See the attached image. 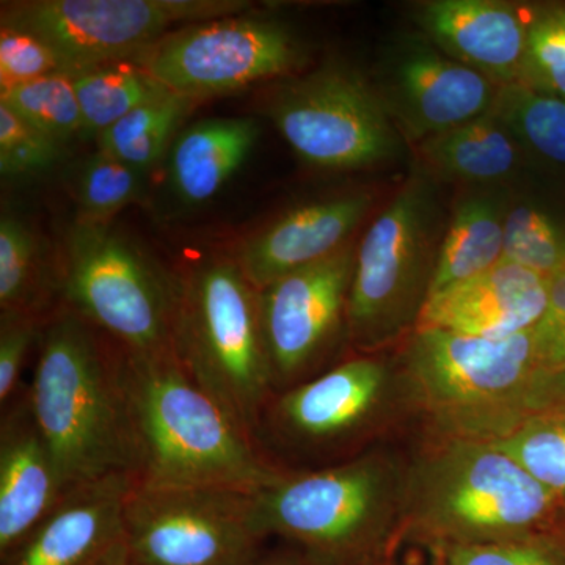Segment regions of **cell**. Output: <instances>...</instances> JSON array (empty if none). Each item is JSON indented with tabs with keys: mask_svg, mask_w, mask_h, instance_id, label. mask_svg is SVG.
I'll use <instances>...</instances> for the list:
<instances>
[{
	"mask_svg": "<svg viewBox=\"0 0 565 565\" xmlns=\"http://www.w3.org/2000/svg\"><path fill=\"white\" fill-rule=\"evenodd\" d=\"M548 278L501 262L470 280L435 294L424 303L416 329L468 337H514L534 329L548 302Z\"/></svg>",
	"mask_w": 565,
	"mask_h": 565,
	"instance_id": "cell-17",
	"label": "cell"
},
{
	"mask_svg": "<svg viewBox=\"0 0 565 565\" xmlns=\"http://www.w3.org/2000/svg\"><path fill=\"white\" fill-rule=\"evenodd\" d=\"M47 318L24 311H0V408L21 392L25 360Z\"/></svg>",
	"mask_w": 565,
	"mask_h": 565,
	"instance_id": "cell-35",
	"label": "cell"
},
{
	"mask_svg": "<svg viewBox=\"0 0 565 565\" xmlns=\"http://www.w3.org/2000/svg\"><path fill=\"white\" fill-rule=\"evenodd\" d=\"M137 482L253 494L285 471L182 370L173 351L129 353Z\"/></svg>",
	"mask_w": 565,
	"mask_h": 565,
	"instance_id": "cell-2",
	"label": "cell"
},
{
	"mask_svg": "<svg viewBox=\"0 0 565 565\" xmlns=\"http://www.w3.org/2000/svg\"><path fill=\"white\" fill-rule=\"evenodd\" d=\"M404 498L415 525L438 545L530 537L559 501L514 457L471 437L422 460Z\"/></svg>",
	"mask_w": 565,
	"mask_h": 565,
	"instance_id": "cell-4",
	"label": "cell"
},
{
	"mask_svg": "<svg viewBox=\"0 0 565 565\" xmlns=\"http://www.w3.org/2000/svg\"><path fill=\"white\" fill-rule=\"evenodd\" d=\"M244 0H20L2 3V25L33 33L65 74L137 57L174 25L247 13Z\"/></svg>",
	"mask_w": 565,
	"mask_h": 565,
	"instance_id": "cell-9",
	"label": "cell"
},
{
	"mask_svg": "<svg viewBox=\"0 0 565 565\" xmlns=\"http://www.w3.org/2000/svg\"><path fill=\"white\" fill-rule=\"evenodd\" d=\"M29 403L68 490L139 471L129 352L65 307L44 323Z\"/></svg>",
	"mask_w": 565,
	"mask_h": 565,
	"instance_id": "cell-1",
	"label": "cell"
},
{
	"mask_svg": "<svg viewBox=\"0 0 565 565\" xmlns=\"http://www.w3.org/2000/svg\"><path fill=\"white\" fill-rule=\"evenodd\" d=\"M282 139L322 169H363L394 158L399 147L384 99L362 74L327 65L282 81L266 104Z\"/></svg>",
	"mask_w": 565,
	"mask_h": 565,
	"instance_id": "cell-10",
	"label": "cell"
},
{
	"mask_svg": "<svg viewBox=\"0 0 565 565\" xmlns=\"http://www.w3.org/2000/svg\"><path fill=\"white\" fill-rule=\"evenodd\" d=\"M70 77L81 106L84 137L95 139L137 107L170 93L136 61L103 63Z\"/></svg>",
	"mask_w": 565,
	"mask_h": 565,
	"instance_id": "cell-24",
	"label": "cell"
},
{
	"mask_svg": "<svg viewBox=\"0 0 565 565\" xmlns=\"http://www.w3.org/2000/svg\"><path fill=\"white\" fill-rule=\"evenodd\" d=\"M54 74L65 71L50 44L33 33L0 28V92Z\"/></svg>",
	"mask_w": 565,
	"mask_h": 565,
	"instance_id": "cell-34",
	"label": "cell"
},
{
	"mask_svg": "<svg viewBox=\"0 0 565 565\" xmlns=\"http://www.w3.org/2000/svg\"><path fill=\"white\" fill-rule=\"evenodd\" d=\"M370 206V195L352 193L296 207L245 239L232 259L262 291L344 248Z\"/></svg>",
	"mask_w": 565,
	"mask_h": 565,
	"instance_id": "cell-19",
	"label": "cell"
},
{
	"mask_svg": "<svg viewBox=\"0 0 565 565\" xmlns=\"http://www.w3.org/2000/svg\"><path fill=\"white\" fill-rule=\"evenodd\" d=\"M143 173L107 152L96 151L77 167L73 195L81 222L109 223L111 217L139 202L143 195Z\"/></svg>",
	"mask_w": 565,
	"mask_h": 565,
	"instance_id": "cell-29",
	"label": "cell"
},
{
	"mask_svg": "<svg viewBox=\"0 0 565 565\" xmlns=\"http://www.w3.org/2000/svg\"><path fill=\"white\" fill-rule=\"evenodd\" d=\"M531 18L494 0H434L418 14L441 52L500 87L520 79Z\"/></svg>",
	"mask_w": 565,
	"mask_h": 565,
	"instance_id": "cell-20",
	"label": "cell"
},
{
	"mask_svg": "<svg viewBox=\"0 0 565 565\" xmlns=\"http://www.w3.org/2000/svg\"><path fill=\"white\" fill-rule=\"evenodd\" d=\"M476 438L514 457L539 482L565 497V407L526 412Z\"/></svg>",
	"mask_w": 565,
	"mask_h": 565,
	"instance_id": "cell-26",
	"label": "cell"
},
{
	"mask_svg": "<svg viewBox=\"0 0 565 565\" xmlns=\"http://www.w3.org/2000/svg\"><path fill=\"white\" fill-rule=\"evenodd\" d=\"M504 217L489 196L459 204L437 253L427 299L503 262Z\"/></svg>",
	"mask_w": 565,
	"mask_h": 565,
	"instance_id": "cell-23",
	"label": "cell"
},
{
	"mask_svg": "<svg viewBox=\"0 0 565 565\" xmlns=\"http://www.w3.org/2000/svg\"><path fill=\"white\" fill-rule=\"evenodd\" d=\"M57 297V278L44 269L35 233L11 214L0 218V311H24L47 318Z\"/></svg>",
	"mask_w": 565,
	"mask_h": 565,
	"instance_id": "cell-25",
	"label": "cell"
},
{
	"mask_svg": "<svg viewBox=\"0 0 565 565\" xmlns=\"http://www.w3.org/2000/svg\"><path fill=\"white\" fill-rule=\"evenodd\" d=\"M401 486L375 456L285 471L252 494L253 527L263 541L278 535L333 565L356 564L377 556Z\"/></svg>",
	"mask_w": 565,
	"mask_h": 565,
	"instance_id": "cell-5",
	"label": "cell"
},
{
	"mask_svg": "<svg viewBox=\"0 0 565 565\" xmlns=\"http://www.w3.org/2000/svg\"><path fill=\"white\" fill-rule=\"evenodd\" d=\"M247 565H333L329 561L313 555L302 548V553H266L259 552Z\"/></svg>",
	"mask_w": 565,
	"mask_h": 565,
	"instance_id": "cell-39",
	"label": "cell"
},
{
	"mask_svg": "<svg viewBox=\"0 0 565 565\" xmlns=\"http://www.w3.org/2000/svg\"><path fill=\"white\" fill-rule=\"evenodd\" d=\"M557 399L565 403V373L546 379L544 385H542L537 408L546 407V405L552 404V401Z\"/></svg>",
	"mask_w": 565,
	"mask_h": 565,
	"instance_id": "cell-40",
	"label": "cell"
},
{
	"mask_svg": "<svg viewBox=\"0 0 565 565\" xmlns=\"http://www.w3.org/2000/svg\"><path fill=\"white\" fill-rule=\"evenodd\" d=\"M95 565H137L136 561L132 559L131 555H129L128 546H126V542L118 545L117 548L111 550L110 553H107L106 556L103 557L102 561H98Z\"/></svg>",
	"mask_w": 565,
	"mask_h": 565,
	"instance_id": "cell-41",
	"label": "cell"
},
{
	"mask_svg": "<svg viewBox=\"0 0 565 565\" xmlns=\"http://www.w3.org/2000/svg\"><path fill=\"white\" fill-rule=\"evenodd\" d=\"M137 478L114 475L74 487L2 565H95L125 542V508Z\"/></svg>",
	"mask_w": 565,
	"mask_h": 565,
	"instance_id": "cell-16",
	"label": "cell"
},
{
	"mask_svg": "<svg viewBox=\"0 0 565 565\" xmlns=\"http://www.w3.org/2000/svg\"><path fill=\"white\" fill-rule=\"evenodd\" d=\"M539 356L546 379L565 373V327L539 348Z\"/></svg>",
	"mask_w": 565,
	"mask_h": 565,
	"instance_id": "cell-38",
	"label": "cell"
},
{
	"mask_svg": "<svg viewBox=\"0 0 565 565\" xmlns=\"http://www.w3.org/2000/svg\"><path fill=\"white\" fill-rule=\"evenodd\" d=\"M520 145L565 167V99L522 84L503 85L492 109Z\"/></svg>",
	"mask_w": 565,
	"mask_h": 565,
	"instance_id": "cell-28",
	"label": "cell"
},
{
	"mask_svg": "<svg viewBox=\"0 0 565 565\" xmlns=\"http://www.w3.org/2000/svg\"><path fill=\"white\" fill-rule=\"evenodd\" d=\"M500 85L426 44H411L394 63L386 95L393 121L422 141L489 114Z\"/></svg>",
	"mask_w": 565,
	"mask_h": 565,
	"instance_id": "cell-15",
	"label": "cell"
},
{
	"mask_svg": "<svg viewBox=\"0 0 565 565\" xmlns=\"http://www.w3.org/2000/svg\"><path fill=\"white\" fill-rule=\"evenodd\" d=\"M125 542L137 565H247L262 552L252 494L134 484Z\"/></svg>",
	"mask_w": 565,
	"mask_h": 565,
	"instance_id": "cell-12",
	"label": "cell"
},
{
	"mask_svg": "<svg viewBox=\"0 0 565 565\" xmlns=\"http://www.w3.org/2000/svg\"><path fill=\"white\" fill-rule=\"evenodd\" d=\"M258 121L245 117L210 118L178 134L169 158V177L178 199L210 202L243 167L259 139Z\"/></svg>",
	"mask_w": 565,
	"mask_h": 565,
	"instance_id": "cell-21",
	"label": "cell"
},
{
	"mask_svg": "<svg viewBox=\"0 0 565 565\" xmlns=\"http://www.w3.org/2000/svg\"><path fill=\"white\" fill-rule=\"evenodd\" d=\"M177 282L173 355L255 440L275 394L259 291L233 259L196 264Z\"/></svg>",
	"mask_w": 565,
	"mask_h": 565,
	"instance_id": "cell-3",
	"label": "cell"
},
{
	"mask_svg": "<svg viewBox=\"0 0 565 565\" xmlns=\"http://www.w3.org/2000/svg\"><path fill=\"white\" fill-rule=\"evenodd\" d=\"M68 492L24 386L0 418V557L20 545Z\"/></svg>",
	"mask_w": 565,
	"mask_h": 565,
	"instance_id": "cell-18",
	"label": "cell"
},
{
	"mask_svg": "<svg viewBox=\"0 0 565 565\" xmlns=\"http://www.w3.org/2000/svg\"><path fill=\"white\" fill-rule=\"evenodd\" d=\"M195 102L170 92L137 107L98 137V150L128 163L140 173L158 166Z\"/></svg>",
	"mask_w": 565,
	"mask_h": 565,
	"instance_id": "cell-27",
	"label": "cell"
},
{
	"mask_svg": "<svg viewBox=\"0 0 565 565\" xmlns=\"http://www.w3.org/2000/svg\"><path fill=\"white\" fill-rule=\"evenodd\" d=\"M444 565H565V556L533 537L440 545Z\"/></svg>",
	"mask_w": 565,
	"mask_h": 565,
	"instance_id": "cell-36",
	"label": "cell"
},
{
	"mask_svg": "<svg viewBox=\"0 0 565 565\" xmlns=\"http://www.w3.org/2000/svg\"><path fill=\"white\" fill-rule=\"evenodd\" d=\"M0 103L62 143L84 137L81 106L68 74H54L0 92Z\"/></svg>",
	"mask_w": 565,
	"mask_h": 565,
	"instance_id": "cell-30",
	"label": "cell"
},
{
	"mask_svg": "<svg viewBox=\"0 0 565 565\" xmlns=\"http://www.w3.org/2000/svg\"><path fill=\"white\" fill-rule=\"evenodd\" d=\"M503 262L550 280L565 267L564 234L544 212L516 206L504 217Z\"/></svg>",
	"mask_w": 565,
	"mask_h": 565,
	"instance_id": "cell-31",
	"label": "cell"
},
{
	"mask_svg": "<svg viewBox=\"0 0 565 565\" xmlns=\"http://www.w3.org/2000/svg\"><path fill=\"white\" fill-rule=\"evenodd\" d=\"M356 253L352 245L259 291L274 393L313 377L311 371L345 322Z\"/></svg>",
	"mask_w": 565,
	"mask_h": 565,
	"instance_id": "cell-14",
	"label": "cell"
},
{
	"mask_svg": "<svg viewBox=\"0 0 565 565\" xmlns=\"http://www.w3.org/2000/svg\"><path fill=\"white\" fill-rule=\"evenodd\" d=\"M68 308L136 355L172 351L177 275L166 273L109 223L77 221L55 267Z\"/></svg>",
	"mask_w": 565,
	"mask_h": 565,
	"instance_id": "cell-6",
	"label": "cell"
},
{
	"mask_svg": "<svg viewBox=\"0 0 565 565\" xmlns=\"http://www.w3.org/2000/svg\"><path fill=\"white\" fill-rule=\"evenodd\" d=\"M65 147L0 103V172L3 177H28L50 170L62 161Z\"/></svg>",
	"mask_w": 565,
	"mask_h": 565,
	"instance_id": "cell-33",
	"label": "cell"
},
{
	"mask_svg": "<svg viewBox=\"0 0 565 565\" xmlns=\"http://www.w3.org/2000/svg\"><path fill=\"white\" fill-rule=\"evenodd\" d=\"M136 62L196 103L288 76L303 62V47L281 21L239 13L174 29Z\"/></svg>",
	"mask_w": 565,
	"mask_h": 565,
	"instance_id": "cell-11",
	"label": "cell"
},
{
	"mask_svg": "<svg viewBox=\"0 0 565 565\" xmlns=\"http://www.w3.org/2000/svg\"><path fill=\"white\" fill-rule=\"evenodd\" d=\"M519 140L489 111L419 141L422 159L446 178L470 182L500 181L514 172Z\"/></svg>",
	"mask_w": 565,
	"mask_h": 565,
	"instance_id": "cell-22",
	"label": "cell"
},
{
	"mask_svg": "<svg viewBox=\"0 0 565 565\" xmlns=\"http://www.w3.org/2000/svg\"><path fill=\"white\" fill-rule=\"evenodd\" d=\"M516 84L565 99V7L534 11Z\"/></svg>",
	"mask_w": 565,
	"mask_h": 565,
	"instance_id": "cell-32",
	"label": "cell"
},
{
	"mask_svg": "<svg viewBox=\"0 0 565 565\" xmlns=\"http://www.w3.org/2000/svg\"><path fill=\"white\" fill-rule=\"evenodd\" d=\"M435 233L429 185L408 181L356 252L345 329L359 348H375L418 321L433 280Z\"/></svg>",
	"mask_w": 565,
	"mask_h": 565,
	"instance_id": "cell-8",
	"label": "cell"
},
{
	"mask_svg": "<svg viewBox=\"0 0 565 565\" xmlns=\"http://www.w3.org/2000/svg\"><path fill=\"white\" fill-rule=\"evenodd\" d=\"M407 363L419 397L463 437H484L533 411L546 379L534 329L503 340L416 329Z\"/></svg>",
	"mask_w": 565,
	"mask_h": 565,
	"instance_id": "cell-7",
	"label": "cell"
},
{
	"mask_svg": "<svg viewBox=\"0 0 565 565\" xmlns=\"http://www.w3.org/2000/svg\"><path fill=\"white\" fill-rule=\"evenodd\" d=\"M352 565H385L384 561L379 559L377 556L370 557V559L360 561V563L352 564Z\"/></svg>",
	"mask_w": 565,
	"mask_h": 565,
	"instance_id": "cell-42",
	"label": "cell"
},
{
	"mask_svg": "<svg viewBox=\"0 0 565 565\" xmlns=\"http://www.w3.org/2000/svg\"><path fill=\"white\" fill-rule=\"evenodd\" d=\"M388 386L385 364L353 359L274 394L255 440L264 455L326 456L341 451L366 429ZM269 459V457H267Z\"/></svg>",
	"mask_w": 565,
	"mask_h": 565,
	"instance_id": "cell-13",
	"label": "cell"
},
{
	"mask_svg": "<svg viewBox=\"0 0 565 565\" xmlns=\"http://www.w3.org/2000/svg\"><path fill=\"white\" fill-rule=\"evenodd\" d=\"M563 327H565V267L555 277L550 278L546 310L541 321L534 327L539 348Z\"/></svg>",
	"mask_w": 565,
	"mask_h": 565,
	"instance_id": "cell-37",
	"label": "cell"
}]
</instances>
